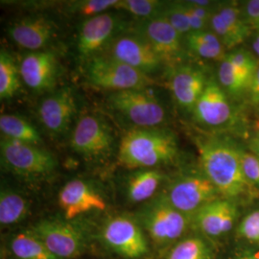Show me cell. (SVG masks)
<instances>
[{
	"mask_svg": "<svg viewBox=\"0 0 259 259\" xmlns=\"http://www.w3.org/2000/svg\"><path fill=\"white\" fill-rule=\"evenodd\" d=\"M238 234L252 244H259V208L244 217L238 226Z\"/></svg>",
	"mask_w": 259,
	"mask_h": 259,
	"instance_id": "cell-35",
	"label": "cell"
},
{
	"mask_svg": "<svg viewBox=\"0 0 259 259\" xmlns=\"http://www.w3.org/2000/svg\"><path fill=\"white\" fill-rule=\"evenodd\" d=\"M0 149L2 164L19 177L41 178L51 174L57 167L53 155L39 146L2 137Z\"/></svg>",
	"mask_w": 259,
	"mask_h": 259,
	"instance_id": "cell-3",
	"label": "cell"
},
{
	"mask_svg": "<svg viewBox=\"0 0 259 259\" xmlns=\"http://www.w3.org/2000/svg\"><path fill=\"white\" fill-rule=\"evenodd\" d=\"M248 148L250 152L259 157V131L250 138L248 143Z\"/></svg>",
	"mask_w": 259,
	"mask_h": 259,
	"instance_id": "cell-39",
	"label": "cell"
},
{
	"mask_svg": "<svg viewBox=\"0 0 259 259\" xmlns=\"http://www.w3.org/2000/svg\"><path fill=\"white\" fill-rule=\"evenodd\" d=\"M54 33L52 21L40 16L21 19L9 28L10 37L19 47L35 52L46 47Z\"/></svg>",
	"mask_w": 259,
	"mask_h": 259,
	"instance_id": "cell-21",
	"label": "cell"
},
{
	"mask_svg": "<svg viewBox=\"0 0 259 259\" xmlns=\"http://www.w3.org/2000/svg\"><path fill=\"white\" fill-rule=\"evenodd\" d=\"M10 249L18 259H59L30 230L17 233L10 242Z\"/></svg>",
	"mask_w": 259,
	"mask_h": 259,
	"instance_id": "cell-24",
	"label": "cell"
},
{
	"mask_svg": "<svg viewBox=\"0 0 259 259\" xmlns=\"http://www.w3.org/2000/svg\"><path fill=\"white\" fill-rule=\"evenodd\" d=\"M87 74L90 83L114 93L144 90L152 83L148 75L111 57L93 59L88 66Z\"/></svg>",
	"mask_w": 259,
	"mask_h": 259,
	"instance_id": "cell-6",
	"label": "cell"
},
{
	"mask_svg": "<svg viewBox=\"0 0 259 259\" xmlns=\"http://www.w3.org/2000/svg\"><path fill=\"white\" fill-rule=\"evenodd\" d=\"M70 143L80 156L96 159L111 153L114 139L110 128L101 119L94 115H84L77 122Z\"/></svg>",
	"mask_w": 259,
	"mask_h": 259,
	"instance_id": "cell-11",
	"label": "cell"
},
{
	"mask_svg": "<svg viewBox=\"0 0 259 259\" xmlns=\"http://www.w3.org/2000/svg\"><path fill=\"white\" fill-rule=\"evenodd\" d=\"M20 78L37 93L54 88L57 78V60L53 53L47 51L32 52L22 60L19 67Z\"/></svg>",
	"mask_w": 259,
	"mask_h": 259,
	"instance_id": "cell-19",
	"label": "cell"
},
{
	"mask_svg": "<svg viewBox=\"0 0 259 259\" xmlns=\"http://www.w3.org/2000/svg\"><path fill=\"white\" fill-rule=\"evenodd\" d=\"M202 172L225 199L236 203L251 196L255 189L247 181L241 163L239 147L219 137L196 139Z\"/></svg>",
	"mask_w": 259,
	"mask_h": 259,
	"instance_id": "cell-1",
	"label": "cell"
},
{
	"mask_svg": "<svg viewBox=\"0 0 259 259\" xmlns=\"http://www.w3.org/2000/svg\"><path fill=\"white\" fill-rule=\"evenodd\" d=\"M209 78L201 68L192 65H181L173 70L169 89L177 104L185 111L192 112Z\"/></svg>",
	"mask_w": 259,
	"mask_h": 259,
	"instance_id": "cell-17",
	"label": "cell"
},
{
	"mask_svg": "<svg viewBox=\"0 0 259 259\" xmlns=\"http://www.w3.org/2000/svg\"><path fill=\"white\" fill-rule=\"evenodd\" d=\"M160 15L165 17V19L170 22V24L175 28L182 36H186L187 34L191 33L189 21L187 19L181 2H174L170 4L166 9L162 11Z\"/></svg>",
	"mask_w": 259,
	"mask_h": 259,
	"instance_id": "cell-33",
	"label": "cell"
},
{
	"mask_svg": "<svg viewBox=\"0 0 259 259\" xmlns=\"http://www.w3.org/2000/svg\"><path fill=\"white\" fill-rule=\"evenodd\" d=\"M179 146L175 135L167 130L139 128L121 139L118 159L129 169H152L176 159Z\"/></svg>",
	"mask_w": 259,
	"mask_h": 259,
	"instance_id": "cell-2",
	"label": "cell"
},
{
	"mask_svg": "<svg viewBox=\"0 0 259 259\" xmlns=\"http://www.w3.org/2000/svg\"><path fill=\"white\" fill-rule=\"evenodd\" d=\"M0 130L2 137L24 143L40 146L44 142L37 130L24 118L14 114L0 116Z\"/></svg>",
	"mask_w": 259,
	"mask_h": 259,
	"instance_id": "cell-25",
	"label": "cell"
},
{
	"mask_svg": "<svg viewBox=\"0 0 259 259\" xmlns=\"http://www.w3.org/2000/svg\"><path fill=\"white\" fill-rule=\"evenodd\" d=\"M252 49L254 54L259 57V33H257V35L252 40Z\"/></svg>",
	"mask_w": 259,
	"mask_h": 259,
	"instance_id": "cell-40",
	"label": "cell"
},
{
	"mask_svg": "<svg viewBox=\"0 0 259 259\" xmlns=\"http://www.w3.org/2000/svg\"><path fill=\"white\" fill-rule=\"evenodd\" d=\"M118 0H84L74 2L70 5V12L88 19L104 14L105 11L114 8Z\"/></svg>",
	"mask_w": 259,
	"mask_h": 259,
	"instance_id": "cell-32",
	"label": "cell"
},
{
	"mask_svg": "<svg viewBox=\"0 0 259 259\" xmlns=\"http://www.w3.org/2000/svg\"><path fill=\"white\" fill-rule=\"evenodd\" d=\"M164 175L157 169H140L130 176L127 195L132 203H141L156 194Z\"/></svg>",
	"mask_w": 259,
	"mask_h": 259,
	"instance_id": "cell-22",
	"label": "cell"
},
{
	"mask_svg": "<svg viewBox=\"0 0 259 259\" xmlns=\"http://www.w3.org/2000/svg\"><path fill=\"white\" fill-rule=\"evenodd\" d=\"M29 230L59 259L76 257L83 251L89 240V233L83 226L69 220H41Z\"/></svg>",
	"mask_w": 259,
	"mask_h": 259,
	"instance_id": "cell-5",
	"label": "cell"
},
{
	"mask_svg": "<svg viewBox=\"0 0 259 259\" xmlns=\"http://www.w3.org/2000/svg\"><path fill=\"white\" fill-rule=\"evenodd\" d=\"M219 196L217 188L203 172L177 178L168 186L166 194L162 195L173 207L191 217Z\"/></svg>",
	"mask_w": 259,
	"mask_h": 259,
	"instance_id": "cell-7",
	"label": "cell"
},
{
	"mask_svg": "<svg viewBox=\"0 0 259 259\" xmlns=\"http://www.w3.org/2000/svg\"><path fill=\"white\" fill-rule=\"evenodd\" d=\"M101 237L111 250L125 258H140L149 252L139 221L126 215L111 218L103 227Z\"/></svg>",
	"mask_w": 259,
	"mask_h": 259,
	"instance_id": "cell-9",
	"label": "cell"
},
{
	"mask_svg": "<svg viewBox=\"0 0 259 259\" xmlns=\"http://www.w3.org/2000/svg\"><path fill=\"white\" fill-rule=\"evenodd\" d=\"M232 259H259V247L252 246L239 250Z\"/></svg>",
	"mask_w": 259,
	"mask_h": 259,
	"instance_id": "cell-38",
	"label": "cell"
},
{
	"mask_svg": "<svg viewBox=\"0 0 259 259\" xmlns=\"http://www.w3.org/2000/svg\"><path fill=\"white\" fill-rule=\"evenodd\" d=\"M242 13L250 29L259 33V0L247 1Z\"/></svg>",
	"mask_w": 259,
	"mask_h": 259,
	"instance_id": "cell-36",
	"label": "cell"
},
{
	"mask_svg": "<svg viewBox=\"0 0 259 259\" xmlns=\"http://www.w3.org/2000/svg\"><path fill=\"white\" fill-rule=\"evenodd\" d=\"M111 58L146 75L162 65L143 36H125L117 38L112 45Z\"/></svg>",
	"mask_w": 259,
	"mask_h": 259,
	"instance_id": "cell-16",
	"label": "cell"
},
{
	"mask_svg": "<svg viewBox=\"0 0 259 259\" xmlns=\"http://www.w3.org/2000/svg\"><path fill=\"white\" fill-rule=\"evenodd\" d=\"M185 42L191 53L203 59L222 62L227 55L222 41L212 31L191 32L185 36Z\"/></svg>",
	"mask_w": 259,
	"mask_h": 259,
	"instance_id": "cell-23",
	"label": "cell"
},
{
	"mask_svg": "<svg viewBox=\"0 0 259 259\" xmlns=\"http://www.w3.org/2000/svg\"><path fill=\"white\" fill-rule=\"evenodd\" d=\"M76 111L73 92L69 88H64L40 103L38 116L49 132L58 135L69 129Z\"/></svg>",
	"mask_w": 259,
	"mask_h": 259,
	"instance_id": "cell-18",
	"label": "cell"
},
{
	"mask_svg": "<svg viewBox=\"0 0 259 259\" xmlns=\"http://www.w3.org/2000/svg\"><path fill=\"white\" fill-rule=\"evenodd\" d=\"M192 113L200 125L210 129L226 128L234 119L228 94L213 78H209Z\"/></svg>",
	"mask_w": 259,
	"mask_h": 259,
	"instance_id": "cell-12",
	"label": "cell"
},
{
	"mask_svg": "<svg viewBox=\"0 0 259 259\" xmlns=\"http://www.w3.org/2000/svg\"><path fill=\"white\" fill-rule=\"evenodd\" d=\"M209 25L226 50L232 51L250 37L252 31L243 16L242 9L235 3L220 4L214 8Z\"/></svg>",
	"mask_w": 259,
	"mask_h": 259,
	"instance_id": "cell-14",
	"label": "cell"
},
{
	"mask_svg": "<svg viewBox=\"0 0 259 259\" xmlns=\"http://www.w3.org/2000/svg\"><path fill=\"white\" fill-rule=\"evenodd\" d=\"M58 202L65 220L69 221L85 213L102 211L107 207L102 195L82 180H72L65 184L59 192Z\"/></svg>",
	"mask_w": 259,
	"mask_h": 259,
	"instance_id": "cell-15",
	"label": "cell"
},
{
	"mask_svg": "<svg viewBox=\"0 0 259 259\" xmlns=\"http://www.w3.org/2000/svg\"><path fill=\"white\" fill-rule=\"evenodd\" d=\"M218 83L223 90L231 96H240L243 93L248 92V87L242 79L240 73L233 65L232 62L227 58L223 60L218 70Z\"/></svg>",
	"mask_w": 259,
	"mask_h": 259,
	"instance_id": "cell-29",
	"label": "cell"
},
{
	"mask_svg": "<svg viewBox=\"0 0 259 259\" xmlns=\"http://www.w3.org/2000/svg\"><path fill=\"white\" fill-rule=\"evenodd\" d=\"M256 109H257V111H258V112H259V107H258V108H256Z\"/></svg>",
	"mask_w": 259,
	"mask_h": 259,
	"instance_id": "cell-41",
	"label": "cell"
},
{
	"mask_svg": "<svg viewBox=\"0 0 259 259\" xmlns=\"http://www.w3.org/2000/svg\"><path fill=\"white\" fill-rule=\"evenodd\" d=\"M166 259H212V250L202 237L191 236L176 244Z\"/></svg>",
	"mask_w": 259,
	"mask_h": 259,
	"instance_id": "cell-28",
	"label": "cell"
},
{
	"mask_svg": "<svg viewBox=\"0 0 259 259\" xmlns=\"http://www.w3.org/2000/svg\"><path fill=\"white\" fill-rule=\"evenodd\" d=\"M109 100L115 111L139 127L155 128L165 121L161 103L145 89L113 93Z\"/></svg>",
	"mask_w": 259,
	"mask_h": 259,
	"instance_id": "cell-8",
	"label": "cell"
},
{
	"mask_svg": "<svg viewBox=\"0 0 259 259\" xmlns=\"http://www.w3.org/2000/svg\"><path fill=\"white\" fill-rule=\"evenodd\" d=\"M162 7L163 3L157 0H122L117 2L114 9L124 10L136 17L150 19L159 16Z\"/></svg>",
	"mask_w": 259,
	"mask_h": 259,
	"instance_id": "cell-31",
	"label": "cell"
},
{
	"mask_svg": "<svg viewBox=\"0 0 259 259\" xmlns=\"http://www.w3.org/2000/svg\"><path fill=\"white\" fill-rule=\"evenodd\" d=\"M239 152L241 163L247 181L255 190H259V157L241 147Z\"/></svg>",
	"mask_w": 259,
	"mask_h": 259,
	"instance_id": "cell-34",
	"label": "cell"
},
{
	"mask_svg": "<svg viewBox=\"0 0 259 259\" xmlns=\"http://www.w3.org/2000/svg\"><path fill=\"white\" fill-rule=\"evenodd\" d=\"M19 68L13 57L4 49L0 52V98L2 100L10 99L18 93L19 81Z\"/></svg>",
	"mask_w": 259,
	"mask_h": 259,
	"instance_id": "cell-27",
	"label": "cell"
},
{
	"mask_svg": "<svg viewBox=\"0 0 259 259\" xmlns=\"http://www.w3.org/2000/svg\"><path fill=\"white\" fill-rule=\"evenodd\" d=\"M29 213V203L21 195L10 190H1L0 223L11 226L21 222Z\"/></svg>",
	"mask_w": 259,
	"mask_h": 259,
	"instance_id": "cell-26",
	"label": "cell"
},
{
	"mask_svg": "<svg viewBox=\"0 0 259 259\" xmlns=\"http://www.w3.org/2000/svg\"><path fill=\"white\" fill-rule=\"evenodd\" d=\"M145 37L159 58L162 65L174 70L183 65L185 50L182 45V35L170 22L159 15L156 18L146 19L142 26Z\"/></svg>",
	"mask_w": 259,
	"mask_h": 259,
	"instance_id": "cell-10",
	"label": "cell"
},
{
	"mask_svg": "<svg viewBox=\"0 0 259 259\" xmlns=\"http://www.w3.org/2000/svg\"><path fill=\"white\" fill-rule=\"evenodd\" d=\"M238 215L236 203L220 197L195 213L192 226L202 234L216 238L232 231Z\"/></svg>",
	"mask_w": 259,
	"mask_h": 259,
	"instance_id": "cell-13",
	"label": "cell"
},
{
	"mask_svg": "<svg viewBox=\"0 0 259 259\" xmlns=\"http://www.w3.org/2000/svg\"><path fill=\"white\" fill-rule=\"evenodd\" d=\"M138 221L152 240L165 245L185 234L192 225V217L179 211L160 196L141 210Z\"/></svg>",
	"mask_w": 259,
	"mask_h": 259,
	"instance_id": "cell-4",
	"label": "cell"
},
{
	"mask_svg": "<svg viewBox=\"0 0 259 259\" xmlns=\"http://www.w3.org/2000/svg\"><path fill=\"white\" fill-rule=\"evenodd\" d=\"M247 96L249 98L250 104L255 107H259V67L256 70L255 74L253 76L251 82H250L249 90L247 92Z\"/></svg>",
	"mask_w": 259,
	"mask_h": 259,
	"instance_id": "cell-37",
	"label": "cell"
},
{
	"mask_svg": "<svg viewBox=\"0 0 259 259\" xmlns=\"http://www.w3.org/2000/svg\"><path fill=\"white\" fill-rule=\"evenodd\" d=\"M117 18L111 13H104L83 22L77 40V49L82 57H90L101 49L115 33Z\"/></svg>",
	"mask_w": 259,
	"mask_h": 259,
	"instance_id": "cell-20",
	"label": "cell"
},
{
	"mask_svg": "<svg viewBox=\"0 0 259 259\" xmlns=\"http://www.w3.org/2000/svg\"><path fill=\"white\" fill-rule=\"evenodd\" d=\"M256 57L255 54L244 48H236L227 54V58L236 67L242 79L247 84L248 90L253 76L258 69L259 62Z\"/></svg>",
	"mask_w": 259,
	"mask_h": 259,
	"instance_id": "cell-30",
	"label": "cell"
}]
</instances>
